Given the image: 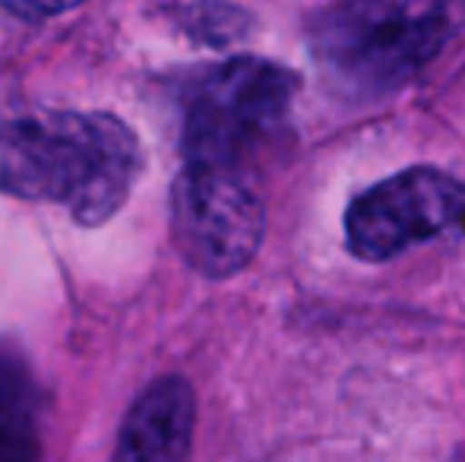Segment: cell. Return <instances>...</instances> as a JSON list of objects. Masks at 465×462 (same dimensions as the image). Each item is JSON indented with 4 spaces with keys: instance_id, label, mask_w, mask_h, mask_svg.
Wrapping results in <instances>:
<instances>
[{
    "instance_id": "3",
    "label": "cell",
    "mask_w": 465,
    "mask_h": 462,
    "mask_svg": "<svg viewBox=\"0 0 465 462\" xmlns=\"http://www.w3.org/2000/svg\"><path fill=\"white\" fill-rule=\"evenodd\" d=\"M298 76L263 57H228L190 74L181 93L184 162L244 168L292 114Z\"/></svg>"
},
{
    "instance_id": "1",
    "label": "cell",
    "mask_w": 465,
    "mask_h": 462,
    "mask_svg": "<svg viewBox=\"0 0 465 462\" xmlns=\"http://www.w3.org/2000/svg\"><path fill=\"white\" fill-rule=\"evenodd\" d=\"M143 172L134 127L108 112L0 108V193L57 203L80 225H102Z\"/></svg>"
},
{
    "instance_id": "2",
    "label": "cell",
    "mask_w": 465,
    "mask_h": 462,
    "mask_svg": "<svg viewBox=\"0 0 465 462\" xmlns=\"http://www.w3.org/2000/svg\"><path fill=\"white\" fill-rule=\"evenodd\" d=\"M462 10L453 4L355 0L323 6L307 23L320 70L355 99H380L418 76L456 35Z\"/></svg>"
},
{
    "instance_id": "9",
    "label": "cell",
    "mask_w": 465,
    "mask_h": 462,
    "mask_svg": "<svg viewBox=\"0 0 465 462\" xmlns=\"http://www.w3.org/2000/svg\"><path fill=\"white\" fill-rule=\"evenodd\" d=\"M0 10L10 13V16H16V19H25V23H42V19L61 16V13L74 10V6L70 4H29V0H23V4H0Z\"/></svg>"
},
{
    "instance_id": "4",
    "label": "cell",
    "mask_w": 465,
    "mask_h": 462,
    "mask_svg": "<svg viewBox=\"0 0 465 462\" xmlns=\"http://www.w3.org/2000/svg\"><path fill=\"white\" fill-rule=\"evenodd\" d=\"M266 210L244 168L184 162L172 184V241L206 279L241 272L263 244Z\"/></svg>"
},
{
    "instance_id": "6",
    "label": "cell",
    "mask_w": 465,
    "mask_h": 462,
    "mask_svg": "<svg viewBox=\"0 0 465 462\" xmlns=\"http://www.w3.org/2000/svg\"><path fill=\"white\" fill-rule=\"evenodd\" d=\"M193 425V387L178 374L159 377L124 415L111 462H187Z\"/></svg>"
},
{
    "instance_id": "8",
    "label": "cell",
    "mask_w": 465,
    "mask_h": 462,
    "mask_svg": "<svg viewBox=\"0 0 465 462\" xmlns=\"http://www.w3.org/2000/svg\"><path fill=\"white\" fill-rule=\"evenodd\" d=\"M159 13L190 42L206 48H234L253 32V16L234 4H165Z\"/></svg>"
},
{
    "instance_id": "7",
    "label": "cell",
    "mask_w": 465,
    "mask_h": 462,
    "mask_svg": "<svg viewBox=\"0 0 465 462\" xmlns=\"http://www.w3.org/2000/svg\"><path fill=\"white\" fill-rule=\"evenodd\" d=\"M0 462H42V393L25 358L0 342Z\"/></svg>"
},
{
    "instance_id": "5",
    "label": "cell",
    "mask_w": 465,
    "mask_h": 462,
    "mask_svg": "<svg viewBox=\"0 0 465 462\" xmlns=\"http://www.w3.org/2000/svg\"><path fill=\"white\" fill-rule=\"evenodd\" d=\"M460 229H465V184L430 165L377 181L345 210V244L368 263H383Z\"/></svg>"
}]
</instances>
